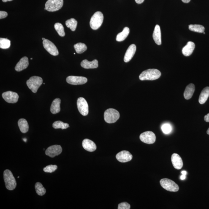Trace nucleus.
Segmentation results:
<instances>
[{
	"mask_svg": "<svg viewBox=\"0 0 209 209\" xmlns=\"http://www.w3.org/2000/svg\"><path fill=\"white\" fill-rule=\"evenodd\" d=\"M23 140L25 142H27V139L26 138H23Z\"/></svg>",
	"mask_w": 209,
	"mask_h": 209,
	"instance_id": "37998d69",
	"label": "nucleus"
},
{
	"mask_svg": "<svg viewBox=\"0 0 209 209\" xmlns=\"http://www.w3.org/2000/svg\"><path fill=\"white\" fill-rule=\"evenodd\" d=\"M54 28L55 30L57 31L60 36L64 37L65 35L64 26L61 23H55L54 25Z\"/></svg>",
	"mask_w": 209,
	"mask_h": 209,
	"instance_id": "2f4dec72",
	"label": "nucleus"
},
{
	"mask_svg": "<svg viewBox=\"0 0 209 209\" xmlns=\"http://www.w3.org/2000/svg\"><path fill=\"white\" fill-rule=\"evenodd\" d=\"M4 179L6 188L8 190L12 191L15 189L17 185L16 181L10 170H4Z\"/></svg>",
	"mask_w": 209,
	"mask_h": 209,
	"instance_id": "f03ea898",
	"label": "nucleus"
},
{
	"mask_svg": "<svg viewBox=\"0 0 209 209\" xmlns=\"http://www.w3.org/2000/svg\"><path fill=\"white\" fill-rule=\"evenodd\" d=\"M116 158L119 162L125 163L130 161L132 159V156L129 152L123 151L116 155Z\"/></svg>",
	"mask_w": 209,
	"mask_h": 209,
	"instance_id": "4468645a",
	"label": "nucleus"
},
{
	"mask_svg": "<svg viewBox=\"0 0 209 209\" xmlns=\"http://www.w3.org/2000/svg\"><path fill=\"white\" fill-rule=\"evenodd\" d=\"M76 52L77 53H82L87 50V47L85 44L78 43L74 46Z\"/></svg>",
	"mask_w": 209,
	"mask_h": 209,
	"instance_id": "c85d7f7f",
	"label": "nucleus"
},
{
	"mask_svg": "<svg viewBox=\"0 0 209 209\" xmlns=\"http://www.w3.org/2000/svg\"><path fill=\"white\" fill-rule=\"evenodd\" d=\"M77 22L74 18H71L66 21V25L73 31H75L77 27Z\"/></svg>",
	"mask_w": 209,
	"mask_h": 209,
	"instance_id": "bb28decb",
	"label": "nucleus"
},
{
	"mask_svg": "<svg viewBox=\"0 0 209 209\" xmlns=\"http://www.w3.org/2000/svg\"><path fill=\"white\" fill-rule=\"evenodd\" d=\"M52 126L55 129H64L69 128V126L67 123H64L61 121H56L53 123Z\"/></svg>",
	"mask_w": 209,
	"mask_h": 209,
	"instance_id": "c756f323",
	"label": "nucleus"
},
{
	"mask_svg": "<svg viewBox=\"0 0 209 209\" xmlns=\"http://www.w3.org/2000/svg\"><path fill=\"white\" fill-rule=\"evenodd\" d=\"M28 65H29V61L28 58L26 57H24L20 60L16 66L15 70L17 72H20L26 69Z\"/></svg>",
	"mask_w": 209,
	"mask_h": 209,
	"instance_id": "f3484780",
	"label": "nucleus"
},
{
	"mask_svg": "<svg viewBox=\"0 0 209 209\" xmlns=\"http://www.w3.org/2000/svg\"><path fill=\"white\" fill-rule=\"evenodd\" d=\"M189 28L190 30L199 33H203L205 30V27L200 25H190Z\"/></svg>",
	"mask_w": 209,
	"mask_h": 209,
	"instance_id": "cd10ccee",
	"label": "nucleus"
},
{
	"mask_svg": "<svg viewBox=\"0 0 209 209\" xmlns=\"http://www.w3.org/2000/svg\"><path fill=\"white\" fill-rule=\"evenodd\" d=\"M136 50H137V47L134 44H132L130 45L129 48L127 50L126 53H125L124 59H123L125 63H128L131 61L135 54Z\"/></svg>",
	"mask_w": 209,
	"mask_h": 209,
	"instance_id": "dca6fc26",
	"label": "nucleus"
},
{
	"mask_svg": "<svg viewBox=\"0 0 209 209\" xmlns=\"http://www.w3.org/2000/svg\"><path fill=\"white\" fill-rule=\"evenodd\" d=\"M86 77H83L71 76L66 78V81L69 84L72 85H81L84 84L87 82Z\"/></svg>",
	"mask_w": 209,
	"mask_h": 209,
	"instance_id": "f8f14e48",
	"label": "nucleus"
},
{
	"mask_svg": "<svg viewBox=\"0 0 209 209\" xmlns=\"http://www.w3.org/2000/svg\"><path fill=\"white\" fill-rule=\"evenodd\" d=\"M42 40H44V39H45V38H42Z\"/></svg>",
	"mask_w": 209,
	"mask_h": 209,
	"instance_id": "a18cd8bd",
	"label": "nucleus"
},
{
	"mask_svg": "<svg viewBox=\"0 0 209 209\" xmlns=\"http://www.w3.org/2000/svg\"><path fill=\"white\" fill-rule=\"evenodd\" d=\"M209 96V87L204 88L201 92L199 99V102L201 104H203L207 102Z\"/></svg>",
	"mask_w": 209,
	"mask_h": 209,
	"instance_id": "b1692460",
	"label": "nucleus"
},
{
	"mask_svg": "<svg viewBox=\"0 0 209 209\" xmlns=\"http://www.w3.org/2000/svg\"><path fill=\"white\" fill-rule=\"evenodd\" d=\"M81 65L82 67L86 69L96 68L99 66L98 61L96 59L91 62L89 61L86 59L84 60L81 63Z\"/></svg>",
	"mask_w": 209,
	"mask_h": 209,
	"instance_id": "6ab92c4d",
	"label": "nucleus"
},
{
	"mask_svg": "<svg viewBox=\"0 0 209 209\" xmlns=\"http://www.w3.org/2000/svg\"><path fill=\"white\" fill-rule=\"evenodd\" d=\"M161 128L163 132L165 134L170 133L172 129L171 126L169 123H165L161 126Z\"/></svg>",
	"mask_w": 209,
	"mask_h": 209,
	"instance_id": "72a5a7b5",
	"label": "nucleus"
},
{
	"mask_svg": "<svg viewBox=\"0 0 209 209\" xmlns=\"http://www.w3.org/2000/svg\"><path fill=\"white\" fill-rule=\"evenodd\" d=\"M18 125L20 131L23 133H25L28 131L29 126L27 121L24 118H21L19 120Z\"/></svg>",
	"mask_w": 209,
	"mask_h": 209,
	"instance_id": "393cba45",
	"label": "nucleus"
},
{
	"mask_svg": "<svg viewBox=\"0 0 209 209\" xmlns=\"http://www.w3.org/2000/svg\"><path fill=\"white\" fill-rule=\"evenodd\" d=\"M43 44L44 48L50 54L53 56H57L58 55V48L51 41L45 39L43 41Z\"/></svg>",
	"mask_w": 209,
	"mask_h": 209,
	"instance_id": "9d476101",
	"label": "nucleus"
},
{
	"mask_svg": "<svg viewBox=\"0 0 209 209\" xmlns=\"http://www.w3.org/2000/svg\"><path fill=\"white\" fill-rule=\"evenodd\" d=\"M42 78L37 76L31 77L26 81V84L28 88L34 93L37 92L38 89L42 85Z\"/></svg>",
	"mask_w": 209,
	"mask_h": 209,
	"instance_id": "39448f33",
	"label": "nucleus"
},
{
	"mask_svg": "<svg viewBox=\"0 0 209 209\" xmlns=\"http://www.w3.org/2000/svg\"><path fill=\"white\" fill-rule=\"evenodd\" d=\"M58 169V166L56 165H51L47 166L44 169V171L47 173H52L55 172Z\"/></svg>",
	"mask_w": 209,
	"mask_h": 209,
	"instance_id": "f704fd0d",
	"label": "nucleus"
},
{
	"mask_svg": "<svg viewBox=\"0 0 209 209\" xmlns=\"http://www.w3.org/2000/svg\"><path fill=\"white\" fill-rule=\"evenodd\" d=\"M204 120L206 122H209V113L207 114V115H205V117H204Z\"/></svg>",
	"mask_w": 209,
	"mask_h": 209,
	"instance_id": "58836bf2",
	"label": "nucleus"
},
{
	"mask_svg": "<svg viewBox=\"0 0 209 209\" xmlns=\"http://www.w3.org/2000/svg\"><path fill=\"white\" fill-rule=\"evenodd\" d=\"M195 90V87L193 84L191 83L188 85L185 89L183 96L186 100L191 99L192 97Z\"/></svg>",
	"mask_w": 209,
	"mask_h": 209,
	"instance_id": "5701e85b",
	"label": "nucleus"
},
{
	"mask_svg": "<svg viewBox=\"0 0 209 209\" xmlns=\"http://www.w3.org/2000/svg\"><path fill=\"white\" fill-rule=\"evenodd\" d=\"M63 0H48L45 3L44 9L49 12H56L63 7Z\"/></svg>",
	"mask_w": 209,
	"mask_h": 209,
	"instance_id": "423d86ee",
	"label": "nucleus"
},
{
	"mask_svg": "<svg viewBox=\"0 0 209 209\" xmlns=\"http://www.w3.org/2000/svg\"><path fill=\"white\" fill-rule=\"evenodd\" d=\"M62 152V148L60 145H54L51 146L45 151V154L50 157L53 158L61 154Z\"/></svg>",
	"mask_w": 209,
	"mask_h": 209,
	"instance_id": "ddd939ff",
	"label": "nucleus"
},
{
	"mask_svg": "<svg viewBox=\"0 0 209 209\" xmlns=\"http://www.w3.org/2000/svg\"><path fill=\"white\" fill-rule=\"evenodd\" d=\"M135 1L137 4H141L142 2H143L145 0H135Z\"/></svg>",
	"mask_w": 209,
	"mask_h": 209,
	"instance_id": "ea45409f",
	"label": "nucleus"
},
{
	"mask_svg": "<svg viewBox=\"0 0 209 209\" xmlns=\"http://www.w3.org/2000/svg\"><path fill=\"white\" fill-rule=\"evenodd\" d=\"M161 76V73L158 69H148L144 71L139 76L141 81L155 80L159 78Z\"/></svg>",
	"mask_w": 209,
	"mask_h": 209,
	"instance_id": "f257e3e1",
	"label": "nucleus"
},
{
	"mask_svg": "<svg viewBox=\"0 0 209 209\" xmlns=\"http://www.w3.org/2000/svg\"><path fill=\"white\" fill-rule=\"evenodd\" d=\"M171 161L174 167L177 170H180L183 167V163L181 157L177 153H174L171 156Z\"/></svg>",
	"mask_w": 209,
	"mask_h": 209,
	"instance_id": "2eb2a0df",
	"label": "nucleus"
},
{
	"mask_svg": "<svg viewBox=\"0 0 209 209\" xmlns=\"http://www.w3.org/2000/svg\"><path fill=\"white\" fill-rule=\"evenodd\" d=\"M130 205L127 202H123L120 203L118 205V209H130Z\"/></svg>",
	"mask_w": 209,
	"mask_h": 209,
	"instance_id": "c9c22d12",
	"label": "nucleus"
},
{
	"mask_svg": "<svg viewBox=\"0 0 209 209\" xmlns=\"http://www.w3.org/2000/svg\"><path fill=\"white\" fill-rule=\"evenodd\" d=\"M139 138L144 143L151 144L156 142V136L154 133L151 131H146L141 134Z\"/></svg>",
	"mask_w": 209,
	"mask_h": 209,
	"instance_id": "1a4fd4ad",
	"label": "nucleus"
},
{
	"mask_svg": "<svg viewBox=\"0 0 209 209\" xmlns=\"http://www.w3.org/2000/svg\"><path fill=\"white\" fill-rule=\"evenodd\" d=\"M8 14L7 12H3V11L0 12V19H2L6 18Z\"/></svg>",
	"mask_w": 209,
	"mask_h": 209,
	"instance_id": "e433bc0d",
	"label": "nucleus"
},
{
	"mask_svg": "<svg viewBox=\"0 0 209 209\" xmlns=\"http://www.w3.org/2000/svg\"><path fill=\"white\" fill-rule=\"evenodd\" d=\"M182 175L180 176V179L182 180H184L186 179L187 172L186 171H183L182 172Z\"/></svg>",
	"mask_w": 209,
	"mask_h": 209,
	"instance_id": "4c0bfd02",
	"label": "nucleus"
},
{
	"mask_svg": "<svg viewBox=\"0 0 209 209\" xmlns=\"http://www.w3.org/2000/svg\"><path fill=\"white\" fill-rule=\"evenodd\" d=\"M129 28L127 27L123 28V31L117 35L116 39L117 41L120 42L125 40L129 35Z\"/></svg>",
	"mask_w": 209,
	"mask_h": 209,
	"instance_id": "a878e982",
	"label": "nucleus"
},
{
	"mask_svg": "<svg viewBox=\"0 0 209 209\" xmlns=\"http://www.w3.org/2000/svg\"><path fill=\"white\" fill-rule=\"evenodd\" d=\"M207 134L209 135V128L208 130L207 131Z\"/></svg>",
	"mask_w": 209,
	"mask_h": 209,
	"instance_id": "c03bdc74",
	"label": "nucleus"
},
{
	"mask_svg": "<svg viewBox=\"0 0 209 209\" xmlns=\"http://www.w3.org/2000/svg\"><path fill=\"white\" fill-rule=\"evenodd\" d=\"M35 188L36 193L39 195L42 196L45 194L46 189L41 183L39 182L36 183L35 185Z\"/></svg>",
	"mask_w": 209,
	"mask_h": 209,
	"instance_id": "7c9ffc66",
	"label": "nucleus"
},
{
	"mask_svg": "<svg viewBox=\"0 0 209 209\" xmlns=\"http://www.w3.org/2000/svg\"><path fill=\"white\" fill-rule=\"evenodd\" d=\"M32 59H33V58H31V60H32Z\"/></svg>",
	"mask_w": 209,
	"mask_h": 209,
	"instance_id": "de8ad7c7",
	"label": "nucleus"
},
{
	"mask_svg": "<svg viewBox=\"0 0 209 209\" xmlns=\"http://www.w3.org/2000/svg\"><path fill=\"white\" fill-rule=\"evenodd\" d=\"M77 109L79 112L83 116H86L89 112L88 103L86 100L83 97H80L77 99Z\"/></svg>",
	"mask_w": 209,
	"mask_h": 209,
	"instance_id": "6e6552de",
	"label": "nucleus"
},
{
	"mask_svg": "<svg viewBox=\"0 0 209 209\" xmlns=\"http://www.w3.org/2000/svg\"><path fill=\"white\" fill-rule=\"evenodd\" d=\"M19 177H19V176H18V177H17V178H19Z\"/></svg>",
	"mask_w": 209,
	"mask_h": 209,
	"instance_id": "09e8293b",
	"label": "nucleus"
},
{
	"mask_svg": "<svg viewBox=\"0 0 209 209\" xmlns=\"http://www.w3.org/2000/svg\"><path fill=\"white\" fill-rule=\"evenodd\" d=\"M104 15L102 12H97L91 17L90 22L91 28L93 30H96L100 27L104 21Z\"/></svg>",
	"mask_w": 209,
	"mask_h": 209,
	"instance_id": "20e7f679",
	"label": "nucleus"
},
{
	"mask_svg": "<svg viewBox=\"0 0 209 209\" xmlns=\"http://www.w3.org/2000/svg\"><path fill=\"white\" fill-rule=\"evenodd\" d=\"M13 1V0H2V2H7L8 1Z\"/></svg>",
	"mask_w": 209,
	"mask_h": 209,
	"instance_id": "79ce46f5",
	"label": "nucleus"
},
{
	"mask_svg": "<svg viewBox=\"0 0 209 209\" xmlns=\"http://www.w3.org/2000/svg\"><path fill=\"white\" fill-rule=\"evenodd\" d=\"M195 47V45L194 42H189L187 44L183 47L182 49V53L185 56H189L193 53Z\"/></svg>",
	"mask_w": 209,
	"mask_h": 209,
	"instance_id": "aec40b11",
	"label": "nucleus"
},
{
	"mask_svg": "<svg viewBox=\"0 0 209 209\" xmlns=\"http://www.w3.org/2000/svg\"><path fill=\"white\" fill-rule=\"evenodd\" d=\"M160 184L164 189L167 191L175 192L179 190L178 185L173 180L168 179H161L160 180Z\"/></svg>",
	"mask_w": 209,
	"mask_h": 209,
	"instance_id": "0eeeda50",
	"label": "nucleus"
},
{
	"mask_svg": "<svg viewBox=\"0 0 209 209\" xmlns=\"http://www.w3.org/2000/svg\"><path fill=\"white\" fill-rule=\"evenodd\" d=\"M3 99L9 103L15 104L17 102L19 99L17 93L12 91L5 92L2 94Z\"/></svg>",
	"mask_w": 209,
	"mask_h": 209,
	"instance_id": "9b49d317",
	"label": "nucleus"
},
{
	"mask_svg": "<svg viewBox=\"0 0 209 209\" xmlns=\"http://www.w3.org/2000/svg\"><path fill=\"white\" fill-rule=\"evenodd\" d=\"M119 112L115 109H108L104 112V120L107 123H115L119 119Z\"/></svg>",
	"mask_w": 209,
	"mask_h": 209,
	"instance_id": "7ed1b4c3",
	"label": "nucleus"
},
{
	"mask_svg": "<svg viewBox=\"0 0 209 209\" xmlns=\"http://www.w3.org/2000/svg\"><path fill=\"white\" fill-rule=\"evenodd\" d=\"M61 100L59 98H56L54 100L50 107V112L52 114H55L61 111Z\"/></svg>",
	"mask_w": 209,
	"mask_h": 209,
	"instance_id": "4be33fe9",
	"label": "nucleus"
},
{
	"mask_svg": "<svg viewBox=\"0 0 209 209\" xmlns=\"http://www.w3.org/2000/svg\"><path fill=\"white\" fill-rule=\"evenodd\" d=\"M203 34H205V33L204 32L203 33Z\"/></svg>",
	"mask_w": 209,
	"mask_h": 209,
	"instance_id": "49530a36",
	"label": "nucleus"
},
{
	"mask_svg": "<svg viewBox=\"0 0 209 209\" xmlns=\"http://www.w3.org/2000/svg\"><path fill=\"white\" fill-rule=\"evenodd\" d=\"M11 41L7 39L0 38V48L2 49H7L10 47Z\"/></svg>",
	"mask_w": 209,
	"mask_h": 209,
	"instance_id": "473e14b6",
	"label": "nucleus"
},
{
	"mask_svg": "<svg viewBox=\"0 0 209 209\" xmlns=\"http://www.w3.org/2000/svg\"><path fill=\"white\" fill-rule=\"evenodd\" d=\"M153 39L155 42L158 45L161 44V33L160 28L159 25H157L155 27L153 34Z\"/></svg>",
	"mask_w": 209,
	"mask_h": 209,
	"instance_id": "412c9836",
	"label": "nucleus"
},
{
	"mask_svg": "<svg viewBox=\"0 0 209 209\" xmlns=\"http://www.w3.org/2000/svg\"><path fill=\"white\" fill-rule=\"evenodd\" d=\"M82 146L84 149L89 152H93L96 149V144L90 139H85L82 142Z\"/></svg>",
	"mask_w": 209,
	"mask_h": 209,
	"instance_id": "a211bd4d",
	"label": "nucleus"
},
{
	"mask_svg": "<svg viewBox=\"0 0 209 209\" xmlns=\"http://www.w3.org/2000/svg\"><path fill=\"white\" fill-rule=\"evenodd\" d=\"M182 1H183V2L185 3H188L190 2V1H191V0H182Z\"/></svg>",
	"mask_w": 209,
	"mask_h": 209,
	"instance_id": "a19ab883",
	"label": "nucleus"
}]
</instances>
